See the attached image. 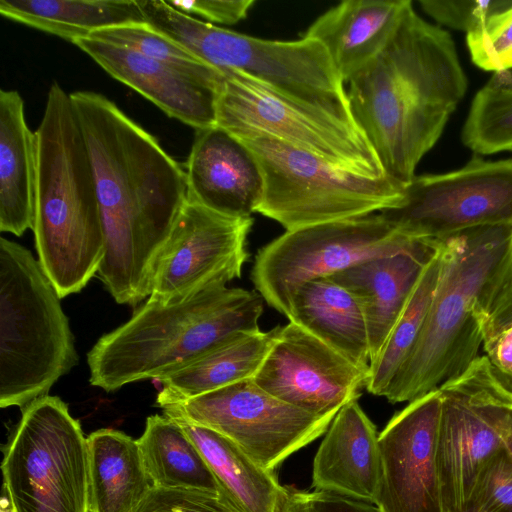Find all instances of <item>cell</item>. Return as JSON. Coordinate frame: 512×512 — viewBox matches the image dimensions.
<instances>
[{
	"mask_svg": "<svg viewBox=\"0 0 512 512\" xmlns=\"http://www.w3.org/2000/svg\"><path fill=\"white\" fill-rule=\"evenodd\" d=\"M100 207L105 256L97 276L118 304L150 295L153 263L187 202L185 170L114 102L70 94Z\"/></svg>",
	"mask_w": 512,
	"mask_h": 512,
	"instance_id": "6da1fadb",
	"label": "cell"
},
{
	"mask_svg": "<svg viewBox=\"0 0 512 512\" xmlns=\"http://www.w3.org/2000/svg\"><path fill=\"white\" fill-rule=\"evenodd\" d=\"M347 83L355 121L385 175L403 187L467 90L451 35L413 6L384 50Z\"/></svg>",
	"mask_w": 512,
	"mask_h": 512,
	"instance_id": "7a4b0ae2",
	"label": "cell"
},
{
	"mask_svg": "<svg viewBox=\"0 0 512 512\" xmlns=\"http://www.w3.org/2000/svg\"><path fill=\"white\" fill-rule=\"evenodd\" d=\"M37 183L33 232L38 262L62 299L98 273L105 240L92 165L68 94L50 86L35 131Z\"/></svg>",
	"mask_w": 512,
	"mask_h": 512,
	"instance_id": "3957f363",
	"label": "cell"
},
{
	"mask_svg": "<svg viewBox=\"0 0 512 512\" xmlns=\"http://www.w3.org/2000/svg\"><path fill=\"white\" fill-rule=\"evenodd\" d=\"M440 241L439 284L420 336L386 390L390 403L418 399L472 365L482 345L477 308L512 274V223L476 226Z\"/></svg>",
	"mask_w": 512,
	"mask_h": 512,
	"instance_id": "277c9868",
	"label": "cell"
},
{
	"mask_svg": "<svg viewBox=\"0 0 512 512\" xmlns=\"http://www.w3.org/2000/svg\"><path fill=\"white\" fill-rule=\"evenodd\" d=\"M263 300L227 286L170 305L147 299L88 352L89 381L113 392L177 371L236 334L260 330Z\"/></svg>",
	"mask_w": 512,
	"mask_h": 512,
	"instance_id": "5b68a950",
	"label": "cell"
},
{
	"mask_svg": "<svg viewBox=\"0 0 512 512\" xmlns=\"http://www.w3.org/2000/svg\"><path fill=\"white\" fill-rule=\"evenodd\" d=\"M145 23L219 71L234 70L306 106L352 125L344 81L315 39L257 38L203 22L165 0H137Z\"/></svg>",
	"mask_w": 512,
	"mask_h": 512,
	"instance_id": "8992f818",
	"label": "cell"
},
{
	"mask_svg": "<svg viewBox=\"0 0 512 512\" xmlns=\"http://www.w3.org/2000/svg\"><path fill=\"white\" fill-rule=\"evenodd\" d=\"M60 297L32 253L0 238V407L25 408L77 364Z\"/></svg>",
	"mask_w": 512,
	"mask_h": 512,
	"instance_id": "52a82bcc",
	"label": "cell"
},
{
	"mask_svg": "<svg viewBox=\"0 0 512 512\" xmlns=\"http://www.w3.org/2000/svg\"><path fill=\"white\" fill-rule=\"evenodd\" d=\"M240 139L261 170L264 191L257 209L286 231L362 217L397 206L404 187L387 176L367 177L264 135Z\"/></svg>",
	"mask_w": 512,
	"mask_h": 512,
	"instance_id": "ba28073f",
	"label": "cell"
},
{
	"mask_svg": "<svg viewBox=\"0 0 512 512\" xmlns=\"http://www.w3.org/2000/svg\"><path fill=\"white\" fill-rule=\"evenodd\" d=\"M2 451L3 485L17 512H89L87 438L59 397L23 408Z\"/></svg>",
	"mask_w": 512,
	"mask_h": 512,
	"instance_id": "9c48e42d",
	"label": "cell"
},
{
	"mask_svg": "<svg viewBox=\"0 0 512 512\" xmlns=\"http://www.w3.org/2000/svg\"><path fill=\"white\" fill-rule=\"evenodd\" d=\"M221 72L217 126L237 138H275L358 175L386 176L358 125L292 100L243 73Z\"/></svg>",
	"mask_w": 512,
	"mask_h": 512,
	"instance_id": "30bf717a",
	"label": "cell"
},
{
	"mask_svg": "<svg viewBox=\"0 0 512 512\" xmlns=\"http://www.w3.org/2000/svg\"><path fill=\"white\" fill-rule=\"evenodd\" d=\"M419 239L380 212L289 230L258 251L251 280L262 298L287 317L291 298L304 283L409 249Z\"/></svg>",
	"mask_w": 512,
	"mask_h": 512,
	"instance_id": "8fae6325",
	"label": "cell"
},
{
	"mask_svg": "<svg viewBox=\"0 0 512 512\" xmlns=\"http://www.w3.org/2000/svg\"><path fill=\"white\" fill-rule=\"evenodd\" d=\"M436 458L445 512L466 507L486 462L505 446L512 417V384L479 356L439 388Z\"/></svg>",
	"mask_w": 512,
	"mask_h": 512,
	"instance_id": "7c38bea8",
	"label": "cell"
},
{
	"mask_svg": "<svg viewBox=\"0 0 512 512\" xmlns=\"http://www.w3.org/2000/svg\"><path fill=\"white\" fill-rule=\"evenodd\" d=\"M156 405L168 417L227 437L270 471L325 433L335 417L290 405L263 390L253 378L188 399L157 401Z\"/></svg>",
	"mask_w": 512,
	"mask_h": 512,
	"instance_id": "4fadbf2b",
	"label": "cell"
},
{
	"mask_svg": "<svg viewBox=\"0 0 512 512\" xmlns=\"http://www.w3.org/2000/svg\"><path fill=\"white\" fill-rule=\"evenodd\" d=\"M380 213L404 233L429 239L512 223V159L474 158L456 171L415 175L400 203Z\"/></svg>",
	"mask_w": 512,
	"mask_h": 512,
	"instance_id": "5bb4252c",
	"label": "cell"
},
{
	"mask_svg": "<svg viewBox=\"0 0 512 512\" xmlns=\"http://www.w3.org/2000/svg\"><path fill=\"white\" fill-rule=\"evenodd\" d=\"M252 225V217L224 216L187 200L153 263L147 299L175 304L239 278Z\"/></svg>",
	"mask_w": 512,
	"mask_h": 512,
	"instance_id": "9a60e30c",
	"label": "cell"
},
{
	"mask_svg": "<svg viewBox=\"0 0 512 512\" xmlns=\"http://www.w3.org/2000/svg\"><path fill=\"white\" fill-rule=\"evenodd\" d=\"M253 380L297 408L317 415H336L359 398L367 386L369 369L357 366L289 321L274 329L271 347Z\"/></svg>",
	"mask_w": 512,
	"mask_h": 512,
	"instance_id": "2e32d148",
	"label": "cell"
},
{
	"mask_svg": "<svg viewBox=\"0 0 512 512\" xmlns=\"http://www.w3.org/2000/svg\"><path fill=\"white\" fill-rule=\"evenodd\" d=\"M440 413L436 389L409 402L379 434L380 512H445L436 458Z\"/></svg>",
	"mask_w": 512,
	"mask_h": 512,
	"instance_id": "e0dca14e",
	"label": "cell"
},
{
	"mask_svg": "<svg viewBox=\"0 0 512 512\" xmlns=\"http://www.w3.org/2000/svg\"><path fill=\"white\" fill-rule=\"evenodd\" d=\"M74 45L110 76L139 92L169 117L196 130L217 125L222 73L217 77L190 74L95 38L81 39Z\"/></svg>",
	"mask_w": 512,
	"mask_h": 512,
	"instance_id": "ac0fdd59",
	"label": "cell"
},
{
	"mask_svg": "<svg viewBox=\"0 0 512 512\" xmlns=\"http://www.w3.org/2000/svg\"><path fill=\"white\" fill-rule=\"evenodd\" d=\"M187 200L232 218L257 212L264 191L259 165L246 145L227 130H196L185 166Z\"/></svg>",
	"mask_w": 512,
	"mask_h": 512,
	"instance_id": "d6986e66",
	"label": "cell"
},
{
	"mask_svg": "<svg viewBox=\"0 0 512 512\" xmlns=\"http://www.w3.org/2000/svg\"><path fill=\"white\" fill-rule=\"evenodd\" d=\"M440 248L439 239L420 238L409 249L360 262L330 277L351 291L362 308L369 336L370 365L379 356Z\"/></svg>",
	"mask_w": 512,
	"mask_h": 512,
	"instance_id": "ffe728a7",
	"label": "cell"
},
{
	"mask_svg": "<svg viewBox=\"0 0 512 512\" xmlns=\"http://www.w3.org/2000/svg\"><path fill=\"white\" fill-rule=\"evenodd\" d=\"M313 461L312 487L374 504L381 475L375 425L357 400L343 406Z\"/></svg>",
	"mask_w": 512,
	"mask_h": 512,
	"instance_id": "44dd1931",
	"label": "cell"
},
{
	"mask_svg": "<svg viewBox=\"0 0 512 512\" xmlns=\"http://www.w3.org/2000/svg\"><path fill=\"white\" fill-rule=\"evenodd\" d=\"M410 0H347L320 15L302 37L320 42L344 82L388 45Z\"/></svg>",
	"mask_w": 512,
	"mask_h": 512,
	"instance_id": "7402d4cb",
	"label": "cell"
},
{
	"mask_svg": "<svg viewBox=\"0 0 512 512\" xmlns=\"http://www.w3.org/2000/svg\"><path fill=\"white\" fill-rule=\"evenodd\" d=\"M37 141L16 90L0 91V231L21 236L33 229Z\"/></svg>",
	"mask_w": 512,
	"mask_h": 512,
	"instance_id": "603a6c76",
	"label": "cell"
},
{
	"mask_svg": "<svg viewBox=\"0 0 512 512\" xmlns=\"http://www.w3.org/2000/svg\"><path fill=\"white\" fill-rule=\"evenodd\" d=\"M287 318L359 367L370 369L366 320L356 297L330 277L301 285Z\"/></svg>",
	"mask_w": 512,
	"mask_h": 512,
	"instance_id": "cb8c5ba5",
	"label": "cell"
},
{
	"mask_svg": "<svg viewBox=\"0 0 512 512\" xmlns=\"http://www.w3.org/2000/svg\"><path fill=\"white\" fill-rule=\"evenodd\" d=\"M89 512H136L152 484L137 441L112 428L87 437Z\"/></svg>",
	"mask_w": 512,
	"mask_h": 512,
	"instance_id": "d4e9b609",
	"label": "cell"
},
{
	"mask_svg": "<svg viewBox=\"0 0 512 512\" xmlns=\"http://www.w3.org/2000/svg\"><path fill=\"white\" fill-rule=\"evenodd\" d=\"M171 418V417H170ZM174 419L196 445L222 493L242 512H281L288 489L274 471L255 462L237 444L209 428Z\"/></svg>",
	"mask_w": 512,
	"mask_h": 512,
	"instance_id": "484cf974",
	"label": "cell"
},
{
	"mask_svg": "<svg viewBox=\"0 0 512 512\" xmlns=\"http://www.w3.org/2000/svg\"><path fill=\"white\" fill-rule=\"evenodd\" d=\"M274 329L234 335L190 364L154 380L161 386L156 402L196 397L252 379L273 342Z\"/></svg>",
	"mask_w": 512,
	"mask_h": 512,
	"instance_id": "4316f807",
	"label": "cell"
},
{
	"mask_svg": "<svg viewBox=\"0 0 512 512\" xmlns=\"http://www.w3.org/2000/svg\"><path fill=\"white\" fill-rule=\"evenodd\" d=\"M0 13L73 44L103 29L145 23L136 0H0Z\"/></svg>",
	"mask_w": 512,
	"mask_h": 512,
	"instance_id": "83f0119b",
	"label": "cell"
},
{
	"mask_svg": "<svg viewBox=\"0 0 512 512\" xmlns=\"http://www.w3.org/2000/svg\"><path fill=\"white\" fill-rule=\"evenodd\" d=\"M136 441L152 487L222 493L202 454L174 419L149 416Z\"/></svg>",
	"mask_w": 512,
	"mask_h": 512,
	"instance_id": "f1b7e54d",
	"label": "cell"
},
{
	"mask_svg": "<svg viewBox=\"0 0 512 512\" xmlns=\"http://www.w3.org/2000/svg\"><path fill=\"white\" fill-rule=\"evenodd\" d=\"M441 271L440 248L438 255L424 271L379 356L370 365L366 386L369 393L384 397L393 377L415 346L437 290Z\"/></svg>",
	"mask_w": 512,
	"mask_h": 512,
	"instance_id": "f546056e",
	"label": "cell"
},
{
	"mask_svg": "<svg viewBox=\"0 0 512 512\" xmlns=\"http://www.w3.org/2000/svg\"><path fill=\"white\" fill-rule=\"evenodd\" d=\"M463 144L480 155L512 151V71L493 72L475 94L463 125Z\"/></svg>",
	"mask_w": 512,
	"mask_h": 512,
	"instance_id": "4dcf8cb0",
	"label": "cell"
},
{
	"mask_svg": "<svg viewBox=\"0 0 512 512\" xmlns=\"http://www.w3.org/2000/svg\"><path fill=\"white\" fill-rule=\"evenodd\" d=\"M89 38L133 50L190 74L217 77L222 73L146 23L103 29Z\"/></svg>",
	"mask_w": 512,
	"mask_h": 512,
	"instance_id": "1f68e13d",
	"label": "cell"
},
{
	"mask_svg": "<svg viewBox=\"0 0 512 512\" xmlns=\"http://www.w3.org/2000/svg\"><path fill=\"white\" fill-rule=\"evenodd\" d=\"M476 315L484 356L512 383V274L484 297Z\"/></svg>",
	"mask_w": 512,
	"mask_h": 512,
	"instance_id": "d6a6232c",
	"label": "cell"
},
{
	"mask_svg": "<svg viewBox=\"0 0 512 512\" xmlns=\"http://www.w3.org/2000/svg\"><path fill=\"white\" fill-rule=\"evenodd\" d=\"M473 63L486 71H512V3L466 35Z\"/></svg>",
	"mask_w": 512,
	"mask_h": 512,
	"instance_id": "836d02e7",
	"label": "cell"
},
{
	"mask_svg": "<svg viewBox=\"0 0 512 512\" xmlns=\"http://www.w3.org/2000/svg\"><path fill=\"white\" fill-rule=\"evenodd\" d=\"M467 505L485 512H512V454L506 444L480 470Z\"/></svg>",
	"mask_w": 512,
	"mask_h": 512,
	"instance_id": "e575fe53",
	"label": "cell"
},
{
	"mask_svg": "<svg viewBox=\"0 0 512 512\" xmlns=\"http://www.w3.org/2000/svg\"><path fill=\"white\" fill-rule=\"evenodd\" d=\"M136 512H242L224 494L152 487Z\"/></svg>",
	"mask_w": 512,
	"mask_h": 512,
	"instance_id": "d590c367",
	"label": "cell"
},
{
	"mask_svg": "<svg viewBox=\"0 0 512 512\" xmlns=\"http://www.w3.org/2000/svg\"><path fill=\"white\" fill-rule=\"evenodd\" d=\"M511 3L512 0L419 1L422 10L439 25L464 31L466 35L480 29L494 14L505 9Z\"/></svg>",
	"mask_w": 512,
	"mask_h": 512,
	"instance_id": "8d00e7d4",
	"label": "cell"
},
{
	"mask_svg": "<svg viewBox=\"0 0 512 512\" xmlns=\"http://www.w3.org/2000/svg\"><path fill=\"white\" fill-rule=\"evenodd\" d=\"M281 512H380L375 504L325 491L288 490Z\"/></svg>",
	"mask_w": 512,
	"mask_h": 512,
	"instance_id": "74e56055",
	"label": "cell"
},
{
	"mask_svg": "<svg viewBox=\"0 0 512 512\" xmlns=\"http://www.w3.org/2000/svg\"><path fill=\"white\" fill-rule=\"evenodd\" d=\"M168 5L187 14L219 24H235L246 18L254 0H165Z\"/></svg>",
	"mask_w": 512,
	"mask_h": 512,
	"instance_id": "f35d334b",
	"label": "cell"
},
{
	"mask_svg": "<svg viewBox=\"0 0 512 512\" xmlns=\"http://www.w3.org/2000/svg\"><path fill=\"white\" fill-rule=\"evenodd\" d=\"M0 512H17L7 488L2 484Z\"/></svg>",
	"mask_w": 512,
	"mask_h": 512,
	"instance_id": "ab89813d",
	"label": "cell"
},
{
	"mask_svg": "<svg viewBox=\"0 0 512 512\" xmlns=\"http://www.w3.org/2000/svg\"><path fill=\"white\" fill-rule=\"evenodd\" d=\"M505 444H506L507 448L509 449L510 453L512 454V417H511V420L509 423V427H508V431H507V435H506V439H505Z\"/></svg>",
	"mask_w": 512,
	"mask_h": 512,
	"instance_id": "60d3db41",
	"label": "cell"
},
{
	"mask_svg": "<svg viewBox=\"0 0 512 512\" xmlns=\"http://www.w3.org/2000/svg\"><path fill=\"white\" fill-rule=\"evenodd\" d=\"M458 512H485V511L480 510L473 505H467L465 508H463L462 510H460Z\"/></svg>",
	"mask_w": 512,
	"mask_h": 512,
	"instance_id": "b9f144b4",
	"label": "cell"
},
{
	"mask_svg": "<svg viewBox=\"0 0 512 512\" xmlns=\"http://www.w3.org/2000/svg\"><path fill=\"white\" fill-rule=\"evenodd\" d=\"M511 383V382H510ZM512 384V383H511Z\"/></svg>",
	"mask_w": 512,
	"mask_h": 512,
	"instance_id": "7bdbcfd3",
	"label": "cell"
}]
</instances>
